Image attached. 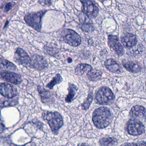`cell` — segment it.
Segmentation results:
<instances>
[{
	"label": "cell",
	"instance_id": "83f0119b",
	"mask_svg": "<svg viewBox=\"0 0 146 146\" xmlns=\"http://www.w3.org/2000/svg\"><path fill=\"white\" fill-rule=\"evenodd\" d=\"M53 0H39V2L40 5L44 6H50L52 5Z\"/></svg>",
	"mask_w": 146,
	"mask_h": 146
},
{
	"label": "cell",
	"instance_id": "836d02e7",
	"mask_svg": "<svg viewBox=\"0 0 146 146\" xmlns=\"http://www.w3.org/2000/svg\"><path fill=\"white\" fill-rule=\"evenodd\" d=\"M100 1H102V2H103V1H105L106 0H100Z\"/></svg>",
	"mask_w": 146,
	"mask_h": 146
},
{
	"label": "cell",
	"instance_id": "44dd1931",
	"mask_svg": "<svg viewBox=\"0 0 146 146\" xmlns=\"http://www.w3.org/2000/svg\"><path fill=\"white\" fill-rule=\"evenodd\" d=\"M93 69L90 65L85 64H80L76 67L75 72L78 75H82L84 73H87Z\"/></svg>",
	"mask_w": 146,
	"mask_h": 146
},
{
	"label": "cell",
	"instance_id": "7402d4cb",
	"mask_svg": "<svg viewBox=\"0 0 146 146\" xmlns=\"http://www.w3.org/2000/svg\"><path fill=\"white\" fill-rule=\"evenodd\" d=\"M87 75L89 80L91 81H98L101 79L102 76L100 71L93 69L87 73Z\"/></svg>",
	"mask_w": 146,
	"mask_h": 146
},
{
	"label": "cell",
	"instance_id": "1f68e13d",
	"mask_svg": "<svg viewBox=\"0 0 146 146\" xmlns=\"http://www.w3.org/2000/svg\"><path fill=\"white\" fill-rule=\"evenodd\" d=\"M8 23H9V22H8V21H7V22L5 24V27H4V28H5V29L6 28V26H7V25H8Z\"/></svg>",
	"mask_w": 146,
	"mask_h": 146
},
{
	"label": "cell",
	"instance_id": "277c9868",
	"mask_svg": "<svg viewBox=\"0 0 146 146\" xmlns=\"http://www.w3.org/2000/svg\"><path fill=\"white\" fill-rule=\"evenodd\" d=\"M115 96L109 88L103 87L99 90L96 96V100L98 104L108 105L114 101Z\"/></svg>",
	"mask_w": 146,
	"mask_h": 146
},
{
	"label": "cell",
	"instance_id": "603a6c76",
	"mask_svg": "<svg viewBox=\"0 0 146 146\" xmlns=\"http://www.w3.org/2000/svg\"><path fill=\"white\" fill-rule=\"evenodd\" d=\"M101 146H113L117 143V139L114 137H104L100 141Z\"/></svg>",
	"mask_w": 146,
	"mask_h": 146
},
{
	"label": "cell",
	"instance_id": "2e32d148",
	"mask_svg": "<svg viewBox=\"0 0 146 146\" xmlns=\"http://www.w3.org/2000/svg\"><path fill=\"white\" fill-rule=\"evenodd\" d=\"M106 68L111 72L114 73H120L122 69L121 66L113 59H109L105 62Z\"/></svg>",
	"mask_w": 146,
	"mask_h": 146
},
{
	"label": "cell",
	"instance_id": "5b68a950",
	"mask_svg": "<svg viewBox=\"0 0 146 146\" xmlns=\"http://www.w3.org/2000/svg\"><path fill=\"white\" fill-rule=\"evenodd\" d=\"M61 37L65 42L72 46H78L82 42L80 36L70 29H64L61 33Z\"/></svg>",
	"mask_w": 146,
	"mask_h": 146
},
{
	"label": "cell",
	"instance_id": "d4e9b609",
	"mask_svg": "<svg viewBox=\"0 0 146 146\" xmlns=\"http://www.w3.org/2000/svg\"><path fill=\"white\" fill-rule=\"evenodd\" d=\"M62 81H63V78L59 74H57L53 78L52 80L47 85L46 87L50 89H52L53 87L56 84L60 83L62 82Z\"/></svg>",
	"mask_w": 146,
	"mask_h": 146
},
{
	"label": "cell",
	"instance_id": "8992f818",
	"mask_svg": "<svg viewBox=\"0 0 146 146\" xmlns=\"http://www.w3.org/2000/svg\"><path fill=\"white\" fill-rule=\"evenodd\" d=\"M127 130L128 133L131 135H140L145 132V127L138 119H132L127 123Z\"/></svg>",
	"mask_w": 146,
	"mask_h": 146
},
{
	"label": "cell",
	"instance_id": "7a4b0ae2",
	"mask_svg": "<svg viewBox=\"0 0 146 146\" xmlns=\"http://www.w3.org/2000/svg\"><path fill=\"white\" fill-rule=\"evenodd\" d=\"M42 117L46 121L52 131L57 134L59 129L64 125L63 118L58 112L45 111L42 113Z\"/></svg>",
	"mask_w": 146,
	"mask_h": 146
},
{
	"label": "cell",
	"instance_id": "5bb4252c",
	"mask_svg": "<svg viewBox=\"0 0 146 146\" xmlns=\"http://www.w3.org/2000/svg\"><path fill=\"white\" fill-rule=\"evenodd\" d=\"M121 42L124 46L127 48H131L136 45V36L131 33H126L121 39Z\"/></svg>",
	"mask_w": 146,
	"mask_h": 146
},
{
	"label": "cell",
	"instance_id": "4316f807",
	"mask_svg": "<svg viewBox=\"0 0 146 146\" xmlns=\"http://www.w3.org/2000/svg\"><path fill=\"white\" fill-rule=\"evenodd\" d=\"M143 52V46H138L133 51V55L135 56H140L142 54Z\"/></svg>",
	"mask_w": 146,
	"mask_h": 146
},
{
	"label": "cell",
	"instance_id": "ffe728a7",
	"mask_svg": "<svg viewBox=\"0 0 146 146\" xmlns=\"http://www.w3.org/2000/svg\"><path fill=\"white\" fill-rule=\"evenodd\" d=\"M17 67L13 63L5 59L0 58V70L15 71Z\"/></svg>",
	"mask_w": 146,
	"mask_h": 146
},
{
	"label": "cell",
	"instance_id": "3957f363",
	"mask_svg": "<svg viewBox=\"0 0 146 146\" xmlns=\"http://www.w3.org/2000/svg\"><path fill=\"white\" fill-rule=\"evenodd\" d=\"M46 12V11H42L27 13L25 17V20L29 26L37 31H40L41 29L42 19Z\"/></svg>",
	"mask_w": 146,
	"mask_h": 146
},
{
	"label": "cell",
	"instance_id": "ba28073f",
	"mask_svg": "<svg viewBox=\"0 0 146 146\" xmlns=\"http://www.w3.org/2000/svg\"><path fill=\"white\" fill-rule=\"evenodd\" d=\"M0 94L6 98L13 99L17 95L18 90L14 85L4 83L0 84Z\"/></svg>",
	"mask_w": 146,
	"mask_h": 146
},
{
	"label": "cell",
	"instance_id": "f1b7e54d",
	"mask_svg": "<svg viewBox=\"0 0 146 146\" xmlns=\"http://www.w3.org/2000/svg\"><path fill=\"white\" fill-rule=\"evenodd\" d=\"M1 111H0V134L2 133L5 129V126L3 121L1 119Z\"/></svg>",
	"mask_w": 146,
	"mask_h": 146
},
{
	"label": "cell",
	"instance_id": "e575fe53",
	"mask_svg": "<svg viewBox=\"0 0 146 146\" xmlns=\"http://www.w3.org/2000/svg\"><path fill=\"white\" fill-rule=\"evenodd\" d=\"M15 1H17V0H15Z\"/></svg>",
	"mask_w": 146,
	"mask_h": 146
},
{
	"label": "cell",
	"instance_id": "6da1fadb",
	"mask_svg": "<svg viewBox=\"0 0 146 146\" xmlns=\"http://www.w3.org/2000/svg\"><path fill=\"white\" fill-rule=\"evenodd\" d=\"M92 120L96 128L99 129H104L107 127L111 122V113L108 108H99L93 113Z\"/></svg>",
	"mask_w": 146,
	"mask_h": 146
},
{
	"label": "cell",
	"instance_id": "cb8c5ba5",
	"mask_svg": "<svg viewBox=\"0 0 146 146\" xmlns=\"http://www.w3.org/2000/svg\"><path fill=\"white\" fill-rule=\"evenodd\" d=\"M18 103V99H13L7 100H0V108L7 107L13 106Z\"/></svg>",
	"mask_w": 146,
	"mask_h": 146
},
{
	"label": "cell",
	"instance_id": "d6986e66",
	"mask_svg": "<svg viewBox=\"0 0 146 146\" xmlns=\"http://www.w3.org/2000/svg\"><path fill=\"white\" fill-rule=\"evenodd\" d=\"M68 90L69 93L66 97L65 101L66 102H70L74 100L76 95L78 88L75 84L70 83Z\"/></svg>",
	"mask_w": 146,
	"mask_h": 146
},
{
	"label": "cell",
	"instance_id": "9a60e30c",
	"mask_svg": "<svg viewBox=\"0 0 146 146\" xmlns=\"http://www.w3.org/2000/svg\"><path fill=\"white\" fill-rule=\"evenodd\" d=\"M38 90L43 103L50 104L54 103L55 101V99L52 94L41 86H38Z\"/></svg>",
	"mask_w": 146,
	"mask_h": 146
},
{
	"label": "cell",
	"instance_id": "9c48e42d",
	"mask_svg": "<svg viewBox=\"0 0 146 146\" xmlns=\"http://www.w3.org/2000/svg\"><path fill=\"white\" fill-rule=\"evenodd\" d=\"M48 66L46 60L42 56L35 54L31 58L29 67L38 70H42Z\"/></svg>",
	"mask_w": 146,
	"mask_h": 146
},
{
	"label": "cell",
	"instance_id": "4dcf8cb0",
	"mask_svg": "<svg viewBox=\"0 0 146 146\" xmlns=\"http://www.w3.org/2000/svg\"><path fill=\"white\" fill-rule=\"evenodd\" d=\"M12 7V4L11 3H7L5 7V11L6 12L9 11V10H11V8Z\"/></svg>",
	"mask_w": 146,
	"mask_h": 146
},
{
	"label": "cell",
	"instance_id": "4fadbf2b",
	"mask_svg": "<svg viewBox=\"0 0 146 146\" xmlns=\"http://www.w3.org/2000/svg\"><path fill=\"white\" fill-rule=\"evenodd\" d=\"M81 29L85 32H92L94 30V24L92 20L84 13H81L79 17Z\"/></svg>",
	"mask_w": 146,
	"mask_h": 146
},
{
	"label": "cell",
	"instance_id": "8fae6325",
	"mask_svg": "<svg viewBox=\"0 0 146 146\" xmlns=\"http://www.w3.org/2000/svg\"><path fill=\"white\" fill-rule=\"evenodd\" d=\"M14 59L19 64L29 67L31 58L28 54L22 48H19L17 49L14 55Z\"/></svg>",
	"mask_w": 146,
	"mask_h": 146
},
{
	"label": "cell",
	"instance_id": "484cf974",
	"mask_svg": "<svg viewBox=\"0 0 146 146\" xmlns=\"http://www.w3.org/2000/svg\"><path fill=\"white\" fill-rule=\"evenodd\" d=\"M93 100V94L92 92H90L88 96L87 100L82 105V107L83 110H86L89 108Z\"/></svg>",
	"mask_w": 146,
	"mask_h": 146
},
{
	"label": "cell",
	"instance_id": "ac0fdd59",
	"mask_svg": "<svg viewBox=\"0 0 146 146\" xmlns=\"http://www.w3.org/2000/svg\"><path fill=\"white\" fill-rule=\"evenodd\" d=\"M123 66L128 71L133 73H138L141 71V67L139 64L131 61H128L123 64Z\"/></svg>",
	"mask_w": 146,
	"mask_h": 146
},
{
	"label": "cell",
	"instance_id": "e0dca14e",
	"mask_svg": "<svg viewBox=\"0 0 146 146\" xmlns=\"http://www.w3.org/2000/svg\"><path fill=\"white\" fill-rule=\"evenodd\" d=\"M129 115L133 119L142 118L145 117L146 110L142 106H134L130 111Z\"/></svg>",
	"mask_w": 146,
	"mask_h": 146
},
{
	"label": "cell",
	"instance_id": "d6a6232c",
	"mask_svg": "<svg viewBox=\"0 0 146 146\" xmlns=\"http://www.w3.org/2000/svg\"><path fill=\"white\" fill-rule=\"evenodd\" d=\"M88 144H85V143H82V144H78V145H81V146H82V145H88Z\"/></svg>",
	"mask_w": 146,
	"mask_h": 146
},
{
	"label": "cell",
	"instance_id": "7c38bea8",
	"mask_svg": "<svg viewBox=\"0 0 146 146\" xmlns=\"http://www.w3.org/2000/svg\"><path fill=\"white\" fill-rule=\"evenodd\" d=\"M0 76L3 79L14 84H19L22 82L20 75L14 72L10 71H1Z\"/></svg>",
	"mask_w": 146,
	"mask_h": 146
},
{
	"label": "cell",
	"instance_id": "30bf717a",
	"mask_svg": "<svg viewBox=\"0 0 146 146\" xmlns=\"http://www.w3.org/2000/svg\"><path fill=\"white\" fill-rule=\"evenodd\" d=\"M108 44L118 56L121 57L123 55L124 50L122 45L119 43L117 36L109 35L108 36Z\"/></svg>",
	"mask_w": 146,
	"mask_h": 146
},
{
	"label": "cell",
	"instance_id": "52a82bcc",
	"mask_svg": "<svg viewBox=\"0 0 146 146\" xmlns=\"http://www.w3.org/2000/svg\"><path fill=\"white\" fill-rule=\"evenodd\" d=\"M82 4V11L88 17L95 18L99 13V9L91 0H80Z\"/></svg>",
	"mask_w": 146,
	"mask_h": 146
},
{
	"label": "cell",
	"instance_id": "f546056e",
	"mask_svg": "<svg viewBox=\"0 0 146 146\" xmlns=\"http://www.w3.org/2000/svg\"><path fill=\"white\" fill-rule=\"evenodd\" d=\"M139 143H125L122 145H139V146H145L146 145V143L144 141H141L139 142Z\"/></svg>",
	"mask_w": 146,
	"mask_h": 146
}]
</instances>
